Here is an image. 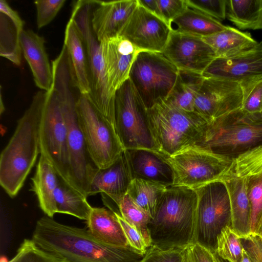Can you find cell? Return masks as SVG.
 <instances>
[{"instance_id":"1","label":"cell","mask_w":262,"mask_h":262,"mask_svg":"<svg viewBox=\"0 0 262 262\" xmlns=\"http://www.w3.org/2000/svg\"><path fill=\"white\" fill-rule=\"evenodd\" d=\"M32 240L43 251L66 262H139L145 254L129 246L104 244L88 229L60 224L47 215L37 221Z\"/></svg>"},{"instance_id":"2","label":"cell","mask_w":262,"mask_h":262,"mask_svg":"<svg viewBox=\"0 0 262 262\" xmlns=\"http://www.w3.org/2000/svg\"><path fill=\"white\" fill-rule=\"evenodd\" d=\"M47 92L40 90L19 119L16 129L0 157V184L11 198L15 197L40 153L39 133Z\"/></svg>"},{"instance_id":"3","label":"cell","mask_w":262,"mask_h":262,"mask_svg":"<svg viewBox=\"0 0 262 262\" xmlns=\"http://www.w3.org/2000/svg\"><path fill=\"white\" fill-rule=\"evenodd\" d=\"M196 206L194 189L168 187L148 225L151 245L166 250L183 249L193 245Z\"/></svg>"},{"instance_id":"4","label":"cell","mask_w":262,"mask_h":262,"mask_svg":"<svg viewBox=\"0 0 262 262\" xmlns=\"http://www.w3.org/2000/svg\"><path fill=\"white\" fill-rule=\"evenodd\" d=\"M52 86L57 95L68 130V148L71 185L86 197L98 168L93 162L80 128L76 101L70 88L69 65L65 60L52 63Z\"/></svg>"},{"instance_id":"5","label":"cell","mask_w":262,"mask_h":262,"mask_svg":"<svg viewBox=\"0 0 262 262\" xmlns=\"http://www.w3.org/2000/svg\"><path fill=\"white\" fill-rule=\"evenodd\" d=\"M262 144V112L238 108L207 123L198 145L232 159Z\"/></svg>"},{"instance_id":"6","label":"cell","mask_w":262,"mask_h":262,"mask_svg":"<svg viewBox=\"0 0 262 262\" xmlns=\"http://www.w3.org/2000/svg\"><path fill=\"white\" fill-rule=\"evenodd\" d=\"M96 1L80 0L73 4L72 17L83 40L86 50L91 93L87 98L115 127V93L108 82L100 42L93 30L92 16ZM116 128V127H115Z\"/></svg>"},{"instance_id":"7","label":"cell","mask_w":262,"mask_h":262,"mask_svg":"<svg viewBox=\"0 0 262 262\" xmlns=\"http://www.w3.org/2000/svg\"><path fill=\"white\" fill-rule=\"evenodd\" d=\"M150 127L159 152L166 157L202 141L207 122L199 115L161 100L148 108Z\"/></svg>"},{"instance_id":"8","label":"cell","mask_w":262,"mask_h":262,"mask_svg":"<svg viewBox=\"0 0 262 262\" xmlns=\"http://www.w3.org/2000/svg\"><path fill=\"white\" fill-rule=\"evenodd\" d=\"M173 172V186L193 189L236 177L235 160L200 146L187 147L167 157Z\"/></svg>"},{"instance_id":"9","label":"cell","mask_w":262,"mask_h":262,"mask_svg":"<svg viewBox=\"0 0 262 262\" xmlns=\"http://www.w3.org/2000/svg\"><path fill=\"white\" fill-rule=\"evenodd\" d=\"M115 119L125 150L146 149L160 152L151 131L148 108L129 79L116 91Z\"/></svg>"},{"instance_id":"10","label":"cell","mask_w":262,"mask_h":262,"mask_svg":"<svg viewBox=\"0 0 262 262\" xmlns=\"http://www.w3.org/2000/svg\"><path fill=\"white\" fill-rule=\"evenodd\" d=\"M78 122L89 155L98 169L113 164L125 150L113 126L92 104L80 95L76 101Z\"/></svg>"},{"instance_id":"11","label":"cell","mask_w":262,"mask_h":262,"mask_svg":"<svg viewBox=\"0 0 262 262\" xmlns=\"http://www.w3.org/2000/svg\"><path fill=\"white\" fill-rule=\"evenodd\" d=\"M197 195L194 244L214 252L222 230L231 227L230 198L224 182L210 183L194 189Z\"/></svg>"},{"instance_id":"12","label":"cell","mask_w":262,"mask_h":262,"mask_svg":"<svg viewBox=\"0 0 262 262\" xmlns=\"http://www.w3.org/2000/svg\"><path fill=\"white\" fill-rule=\"evenodd\" d=\"M179 72L162 53L141 51L132 66L128 79L149 108L167 97Z\"/></svg>"},{"instance_id":"13","label":"cell","mask_w":262,"mask_h":262,"mask_svg":"<svg viewBox=\"0 0 262 262\" xmlns=\"http://www.w3.org/2000/svg\"><path fill=\"white\" fill-rule=\"evenodd\" d=\"M39 142L40 155L51 163L59 176L71 185L67 126L52 85L47 91L40 126Z\"/></svg>"},{"instance_id":"14","label":"cell","mask_w":262,"mask_h":262,"mask_svg":"<svg viewBox=\"0 0 262 262\" xmlns=\"http://www.w3.org/2000/svg\"><path fill=\"white\" fill-rule=\"evenodd\" d=\"M244 96V88L241 83L204 76L194 98V112L209 122L241 108Z\"/></svg>"},{"instance_id":"15","label":"cell","mask_w":262,"mask_h":262,"mask_svg":"<svg viewBox=\"0 0 262 262\" xmlns=\"http://www.w3.org/2000/svg\"><path fill=\"white\" fill-rule=\"evenodd\" d=\"M172 30L171 25L139 3L119 35L141 51L162 53Z\"/></svg>"},{"instance_id":"16","label":"cell","mask_w":262,"mask_h":262,"mask_svg":"<svg viewBox=\"0 0 262 262\" xmlns=\"http://www.w3.org/2000/svg\"><path fill=\"white\" fill-rule=\"evenodd\" d=\"M162 53L179 71L202 75L217 58L202 37L173 29Z\"/></svg>"},{"instance_id":"17","label":"cell","mask_w":262,"mask_h":262,"mask_svg":"<svg viewBox=\"0 0 262 262\" xmlns=\"http://www.w3.org/2000/svg\"><path fill=\"white\" fill-rule=\"evenodd\" d=\"M237 82L246 85L262 79V41L253 48L234 57L216 58L203 74Z\"/></svg>"},{"instance_id":"18","label":"cell","mask_w":262,"mask_h":262,"mask_svg":"<svg viewBox=\"0 0 262 262\" xmlns=\"http://www.w3.org/2000/svg\"><path fill=\"white\" fill-rule=\"evenodd\" d=\"M100 42L107 78L116 92L128 79L132 66L142 51L120 35Z\"/></svg>"},{"instance_id":"19","label":"cell","mask_w":262,"mask_h":262,"mask_svg":"<svg viewBox=\"0 0 262 262\" xmlns=\"http://www.w3.org/2000/svg\"><path fill=\"white\" fill-rule=\"evenodd\" d=\"M138 4V0L97 1L92 24L99 41L119 35Z\"/></svg>"},{"instance_id":"20","label":"cell","mask_w":262,"mask_h":262,"mask_svg":"<svg viewBox=\"0 0 262 262\" xmlns=\"http://www.w3.org/2000/svg\"><path fill=\"white\" fill-rule=\"evenodd\" d=\"M134 179L125 151L111 165L98 169L90 188L89 196L101 193L109 198L118 208L120 202L127 193Z\"/></svg>"},{"instance_id":"21","label":"cell","mask_w":262,"mask_h":262,"mask_svg":"<svg viewBox=\"0 0 262 262\" xmlns=\"http://www.w3.org/2000/svg\"><path fill=\"white\" fill-rule=\"evenodd\" d=\"M125 151L134 179L150 181L167 187L172 185L173 172L166 157L146 149Z\"/></svg>"},{"instance_id":"22","label":"cell","mask_w":262,"mask_h":262,"mask_svg":"<svg viewBox=\"0 0 262 262\" xmlns=\"http://www.w3.org/2000/svg\"><path fill=\"white\" fill-rule=\"evenodd\" d=\"M22 53L32 72L35 85L49 91L53 83L52 64L45 47V39L32 30H24L20 35Z\"/></svg>"},{"instance_id":"23","label":"cell","mask_w":262,"mask_h":262,"mask_svg":"<svg viewBox=\"0 0 262 262\" xmlns=\"http://www.w3.org/2000/svg\"><path fill=\"white\" fill-rule=\"evenodd\" d=\"M63 44L68 53L71 84L81 95L88 97L91 88L86 50L81 35L72 17L66 26Z\"/></svg>"},{"instance_id":"24","label":"cell","mask_w":262,"mask_h":262,"mask_svg":"<svg viewBox=\"0 0 262 262\" xmlns=\"http://www.w3.org/2000/svg\"><path fill=\"white\" fill-rule=\"evenodd\" d=\"M230 201L232 230L240 237L251 233V208L247 192V177H235L224 182Z\"/></svg>"},{"instance_id":"25","label":"cell","mask_w":262,"mask_h":262,"mask_svg":"<svg viewBox=\"0 0 262 262\" xmlns=\"http://www.w3.org/2000/svg\"><path fill=\"white\" fill-rule=\"evenodd\" d=\"M86 222L88 230L101 243L116 247L129 246L116 214L111 210L93 207Z\"/></svg>"},{"instance_id":"26","label":"cell","mask_w":262,"mask_h":262,"mask_svg":"<svg viewBox=\"0 0 262 262\" xmlns=\"http://www.w3.org/2000/svg\"><path fill=\"white\" fill-rule=\"evenodd\" d=\"M31 180V190L37 198L40 209L46 215L53 218L57 213L55 191L59 176L51 163L41 155Z\"/></svg>"},{"instance_id":"27","label":"cell","mask_w":262,"mask_h":262,"mask_svg":"<svg viewBox=\"0 0 262 262\" xmlns=\"http://www.w3.org/2000/svg\"><path fill=\"white\" fill-rule=\"evenodd\" d=\"M213 49L216 58H228L241 54L257 43L248 32L230 26L220 32L202 37Z\"/></svg>"},{"instance_id":"28","label":"cell","mask_w":262,"mask_h":262,"mask_svg":"<svg viewBox=\"0 0 262 262\" xmlns=\"http://www.w3.org/2000/svg\"><path fill=\"white\" fill-rule=\"evenodd\" d=\"M86 198L81 192L59 177L55 191L57 213L68 214L87 221L93 207Z\"/></svg>"},{"instance_id":"29","label":"cell","mask_w":262,"mask_h":262,"mask_svg":"<svg viewBox=\"0 0 262 262\" xmlns=\"http://www.w3.org/2000/svg\"><path fill=\"white\" fill-rule=\"evenodd\" d=\"M226 17L242 30L262 29V0H227Z\"/></svg>"},{"instance_id":"30","label":"cell","mask_w":262,"mask_h":262,"mask_svg":"<svg viewBox=\"0 0 262 262\" xmlns=\"http://www.w3.org/2000/svg\"><path fill=\"white\" fill-rule=\"evenodd\" d=\"M203 78L202 75L179 71L177 81L164 100L181 110L193 112L194 98Z\"/></svg>"},{"instance_id":"31","label":"cell","mask_w":262,"mask_h":262,"mask_svg":"<svg viewBox=\"0 0 262 262\" xmlns=\"http://www.w3.org/2000/svg\"><path fill=\"white\" fill-rule=\"evenodd\" d=\"M172 23L177 26V30L202 37L222 31L227 27L211 16L189 7Z\"/></svg>"},{"instance_id":"32","label":"cell","mask_w":262,"mask_h":262,"mask_svg":"<svg viewBox=\"0 0 262 262\" xmlns=\"http://www.w3.org/2000/svg\"><path fill=\"white\" fill-rule=\"evenodd\" d=\"M168 187L161 184L141 179H134L127 194L152 219L164 192Z\"/></svg>"},{"instance_id":"33","label":"cell","mask_w":262,"mask_h":262,"mask_svg":"<svg viewBox=\"0 0 262 262\" xmlns=\"http://www.w3.org/2000/svg\"><path fill=\"white\" fill-rule=\"evenodd\" d=\"M116 213L141 233L148 248L151 245L148 228L151 216L148 212L138 206L128 194L125 195L120 202Z\"/></svg>"},{"instance_id":"34","label":"cell","mask_w":262,"mask_h":262,"mask_svg":"<svg viewBox=\"0 0 262 262\" xmlns=\"http://www.w3.org/2000/svg\"><path fill=\"white\" fill-rule=\"evenodd\" d=\"M243 249L241 237L231 227L227 226L217 236L214 252L229 262H240Z\"/></svg>"},{"instance_id":"35","label":"cell","mask_w":262,"mask_h":262,"mask_svg":"<svg viewBox=\"0 0 262 262\" xmlns=\"http://www.w3.org/2000/svg\"><path fill=\"white\" fill-rule=\"evenodd\" d=\"M138 1L143 6L170 25L188 8L186 0Z\"/></svg>"},{"instance_id":"36","label":"cell","mask_w":262,"mask_h":262,"mask_svg":"<svg viewBox=\"0 0 262 262\" xmlns=\"http://www.w3.org/2000/svg\"><path fill=\"white\" fill-rule=\"evenodd\" d=\"M235 160L237 177H247L262 173V144L238 156Z\"/></svg>"},{"instance_id":"37","label":"cell","mask_w":262,"mask_h":262,"mask_svg":"<svg viewBox=\"0 0 262 262\" xmlns=\"http://www.w3.org/2000/svg\"><path fill=\"white\" fill-rule=\"evenodd\" d=\"M247 192L251 208V233L262 216V173L247 177Z\"/></svg>"},{"instance_id":"38","label":"cell","mask_w":262,"mask_h":262,"mask_svg":"<svg viewBox=\"0 0 262 262\" xmlns=\"http://www.w3.org/2000/svg\"><path fill=\"white\" fill-rule=\"evenodd\" d=\"M66 0H38L34 2L36 9V24L38 29L49 24L62 8Z\"/></svg>"},{"instance_id":"39","label":"cell","mask_w":262,"mask_h":262,"mask_svg":"<svg viewBox=\"0 0 262 262\" xmlns=\"http://www.w3.org/2000/svg\"><path fill=\"white\" fill-rule=\"evenodd\" d=\"M189 8L221 21L226 17L227 0H186Z\"/></svg>"},{"instance_id":"40","label":"cell","mask_w":262,"mask_h":262,"mask_svg":"<svg viewBox=\"0 0 262 262\" xmlns=\"http://www.w3.org/2000/svg\"><path fill=\"white\" fill-rule=\"evenodd\" d=\"M242 86L244 96L241 108L250 113L261 112L262 79Z\"/></svg>"},{"instance_id":"41","label":"cell","mask_w":262,"mask_h":262,"mask_svg":"<svg viewBox=\"0 0 262 262\" xmlns=\"http://www.w3.org/2000/svg\"><path fill=\"white\" fill-rule=\"evenodd\" d=\"M183 249H162L151 245L139 262H183Z\"/></svg>"},{"instance_id":"42","label":"cell","mask_w":262,"mask_h":262,"mask_svg":"<svg viewBox=\"0 0 262 262\" xmlns=\"http://www.w3.org/2000/svg\"><path fill=\"white\" fill-rule=\"evenodd\" d=\"M122 228L130 247L146 254L148 247L141 233L133 226L126 222L118 213L115 212Z\"/></svg>"},{"instance_id":"43","label":"cell","mask_w":262,"mask_h":262,"mask_svg":"<svg viewBox=\"0 0 262 262\" xmlns=\"http://www.w3.org/2000/svg\"><path fill=\"white\" fill-rule=\"evenodd\" d=\"M241 239L244 249L252 253L259 262H262V237L257 234L251 233Z\"/></svg>"},{"instance_id":"44","label":"cell","mask_w":262,"mask_h":262,"mask_svg":"<svg viewBox=\"0 0 262 262\" xmlns=\"http://www.w3.org/2000/svg\"><path fill=\"white\" fill-rule=\"evenodd\" d=\"M195 262H216L214 252L198 244L191 245Z\"/></svg>"},{"instance_id":"45","label":"cell","mask_w":262,"mask_h":262,"mask_svg":"<svg viewBox=\"0 0 262 262\" xmlns=\"http://www.w3.org/2000/svg\"><path fill=\"white\" fill-rule=\"evenodd\" d=\"M183 262H195L192 254L191 246H188L183 249Z\"/></svg>"},{"instance_id":"46","label":"cell","mask_w":262,"mask_h":262,"mask_svg":"<svg viewBox=\"0 0 262 262\" xmlns=\"http://www.w3.org/2000/svg\"><path fill=\"white\" fill-rule=\"evenodd\" d=\"M240 262H252L248 252L243 249L242 256Z\"/></svg>"},{"instance_id":"47","label":"cell","mask_w":262,"mask_h":262,"mask_svg":"<svg viewBox=\"0 0 262 262\" xmlns=\"http://www.w3.org/2000/svg\"><path fill=\"white\" fill-rule=\"evenodd\" d=\"M253 233L257 234L262 237V216L259 221L255 232Z\"/></svg>"},{"instance_id":"48","label":"cell","mask_w":262,"mask_h":262,"mask_svg":"<svg viewBox=\"0 0 262 262\" xmlns=\"http://www.w3.org/2000/svg\"><path fill=\"white\" fill-rule=\"evenodd\" d=\"M214 254L216 262H229V261L225 260L222 259V258H221L214 252Z\"/></svg>"},{"instance_id":"49","label":"cell","mask_w":262,"mask_h":262,"mask_svg":"<svg viewBox=\"0 0 262 262\" xmlns=\"http://www.w3.org/2000/svg\"><path fill=\"white\" fill-rule=\"evenodd\" d=\"M4 111V106L3 105L2 93H1V114H2V113Z\"/></svg>"}]
</instances>
